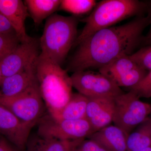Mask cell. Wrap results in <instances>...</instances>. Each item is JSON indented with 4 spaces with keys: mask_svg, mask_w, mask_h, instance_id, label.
Masks as SVG:
<instances>
[{
    "mask_svg": "<svg viewBox=\"0 0 151 151\" xmlns=\"http://www.w3.org/2000/svg\"><path fill=\"white\" fill-rule=\"evenodd\" d=\"M148 25V18L142 16L122 25L98 31L77 45L66 70L73 73L99 69L121 57L131 55L141 45L143 31Z\"/></svg>",
    "mask_w": 151,
    "mask_h": 151,
    "instance_id": "cell-1",
    "label": "cell"
},
{
    "mask_svg": "<svg viewBox=\"0 0 151 151\" xmlns=\"http://www.w3.org/2000/svg\"><path fill=\"white\" fill-rule=\"evenodd\" d=\"M36 75L39 89L48 114L62 109L72 94L70 77L61 65L41 54L35 61Z\"/></svg>",
    "mask_w": 151,
    "mask_h": 151,
    "instance_id": "cell-2",
    "label": "cell"
},
{
    "mask_svg": "<svg viewBox=\"0 0 151 151\" xmlns=\"http://www.w3.org/2000/svg\"><path fill=\"white\" fill-rule=\"evenodd\" d=\"M78 21L73 16L54 14L46 20L40 39V53L61 65L77 38Z\"/></svg>",
    "mask_w": 151,
    "mask_h": 151,
    "instance_id": "cell-3",
    "label": "cell"
},
{
    "mask_svg": "<svg viewBox=\"0 0 151 151\" xmlns=\"http://www.w3.org/2000/svg\"><path fill=\"white\" fill-rule=\"evenodd\" d=\"M146 1L137 0H104L95 6L89 16L83 20L85 26L78 35L74 46L100 30L111 27L119 22L147 12Z\"/></svg>",
    "mask_w": 151,
    "mask_h": 151,
    "instance_id": "cell-4",
    "label": "cell"
},
{
    "mask_svg": "<svg viewBox=\"0 0 151 151\" xmlns=\"http://www.w3.org/2000/svg\"><path fill=\"white\" fill-rule=\"evenodd\" d=\"M0 104L13 113L22 123L32 128L44 116L46 108L37 81L15 97H0Z\"/></svg>",
    "mask_w": 151,
    "mask_h": 151,
    "instance_id": "cell-5",
    "label": "cell"
},
{
    "mask_svg": "<svg viewBox=\"0 0 151 151\" xmlns=\"http://www.w3.org/2000/svg\"><path fill=\"white\" fill-rule=\"evenodd\" d=\"M114 103L113 123L127 135L151 114V105L141 101L132 91L115 97Z\"/></svg>",
    "mask_w": 151,
    "mask_h": 151,
    "instance_id": "cell-6",
    "label": "cell"
},
{
    "mask_svg": "<svg viewBox=\"0 0 151 151\" xmlns=\"http://www.w3.org/2000/svg\"><path fill=\"white\" fill-rule=\"evenodd\" d=\"M38 134L60 140H75L88 138L94 133L89 121L85 119L58 121L49 114L37 123Z\"/></svg>",
    "mask_w": 151,
    "mask_h": 151,
    "instance_id": "cell-7",
    "label": "cell"
},
{
    "mask_svg": "<svg viewBox=\"0 0 151 151\" xmlns=\"http://www.w3.org/2000/svg\"><path fill=\"white\" fill-rule=\"evenodd\" d=\"M70 77L73 87L87 98H115L124 93L115 81L99 71H77Z\"/></svg>",
    "mask_w": 151,
    "mask_h": 151,
    "instance_id": "cell-8",
    "label": "cell"
},
{
    "mask_svg": "<svg viewBox=\"0 0 151 151\" xmlns=\"http://www.w3.org/2000/svg\"><path fill=\"white\" fill-rule=\"evenodd\" d=\"M40 48L39 42L33 38L29 41L21 42L0 62L3 78L18 73L35 62L40 54Z\"/></svg>",
    "mask_w": 151,
    "mask_h": 151,
    "instance_id": "cell-9",
    "label": "cell"
},
{
    "mask_svg": "<svg viewBox=\"0 0 151 151\" xmlns=\"http://www.w3.org/2000/svg\"><path fill=\"white\" fill-rule=\"evenodd\" d=\"M32 129L0 104V134L17 148L23 150L26 147Z\"/></svg>",
    "mask_w": 151,
    "mask_h": 151,
    "instance_id": "cell-10",
    "label": "cell"
},
{
    "mask_svg": "<svg viewBox=\"0 0 151 151\" xmlns=\"http://www.w3.org/2000/svg\"><path fill=\"white\" fill-rule=\"evenodd\" d=\"M114 108V98H88L86 119L91 124L94 133L113 122Z\"/></svg>",
    "mask_w": 151,
    "mask_h": 151,
    "instance_id": "cell-11",
    "label": "cell"
},
{
    "mask_svg": "<svg viewBox=\"0 0 151 151\" xmlns=\"http://www.w3.org/2000/svg\"><path fill=\"white\" fill-rule=\"evenodd\" d=\"M0 13L7 19L21 42L30 40L28 35L25 21L29 15L24 2L21 0H0Z\"/></svg>",
    "mask_w": 151,
    "mask_h": 151,
    "instance_id": "cell-12",
    "label": "cell"
},
{
    "mask_svg": "<svg viewBox=\"0 0 151 151\" xmlns=\"http://www.w3.org/2000/svg\"><path fill=\"white\" fill-rule=\"evenodd\" d=\"M35 61L18 73L3 78L0 83L1 97H15L24 92L37 81Z\"/></svg>",
    "mask_w": 151,
    "mask_h": 151,
    "instance_id": "cell-13",
    "label": "cell"
},
{
    "mask_svg": "<svg viewBox=\"0 0 151 151\" xmlns=\"http://www.w3.org/2000/svg\"><path fill=\"white\" fill-rule=\"evenodd\" d=\"M127 136L121 128L111 124L93 133L88 139L96 141L109 151H127Z\"/></svg>",
    "mask_w": 151,
    "mask_h": 151,
    "instance_id": "cell-14",
    "label": "cell"
},
{
    "mask_svg": "<svg viewBox=\"0 0 151 151\" xmlns=\"http://www.w3.org/2000/svg\"><path fill=\"white\" fill-rule=\"evenodd\" d=\"M83 140H60L37 134L29 138L26 147L27 151H73Z\"/></svg>",
    "mask_w": 151,
    "mask_h": 151,
    "instance_id": "cell-15",
    "label": "cell"
},
{
    "mask_svg": "<svg viewBox=\"0 0 151 151\" xmlns=\"http://www.w3.org/2000/svg\"><path fill=\"white\" fill-rule=\"evenodd\" d=\"M88 98L80 93H72L70 100L60 111L50 115L56 121L76 120L86 118Z\"/></svg>",
    "mask_w": 151,
    "mask_h": 151,
    "instance_id": "cell-16",
    "label": "cell"
},
{
    "mask_svg": "<svg viewBox=\"0 0 151 151\" xmlns=\"http://www.w3.org/2000/svg\"><path fill=\"white\" fill-rule=\"evenodd\" d=\"M24 3L36 25L40 24L59 9L60 0H25Z\"/></svg>",
    "mask_w": 151,
    "mask_h": 151,
    "instance_id": "cell-17",
    "label": "cell"
},
{
    "mask_svg": "<svg viewBox=\"0 0 151 151\" xmlns=\"http://www.w3.org/2000/svg\"><path fill=\"white\" fill-rule=\"evenodd\" d=\"M151 146V118H148L127 136V151H140Z\"/></svg>",
    "mask_w": 151,
    "mask_h": 151,
    "instance_id": "cell-18",
    "label": "cell"
},
{
    "mask_svg": "<svg viewBox=\"0 0 151 151\" xmlns=\"http://www.w3.org/2000/svg\"><path fill=\"white\" fill-rule=\"evenodd\" d=\"M138 65L130 55H124L101 68L99 72L113 80L118 76L129 71Z\"/></svg>",
    "mask_w": 151,
    "mask_h": 151,
    "instance_id": "cell-19",
    "label": "cell"
},
{
    "mask_svg": "<svg viewBox=\"0 0 151 151\" xmlns=\"http://www.w3.org/2000/svg\"><path fill=\"white\" fill-rule=\"evenodd\" d=\"M147 73V70L138 65L115 78L113 81L119 87H125L129 89L139 84Z\"/></svg>",
    "mask_w": 151,
    "mask_h": 151,
    "instance_id": "cell-20",
    "label": "cell"
},
{
    "mask_svg": "<svg viewBox=\"0 0 151 151\" xmlns=\"http://www.w3.org/2000/svg\"><path fill=\"white\" fill-rule=\"evenodd\" d=\"M96 5V1L92 0H63L59 9L73 14H82L88 12Z\"/></svg>",
    "mask_w": 151,
    "mask_h": 151,
    "instance_id": "cell-21",
    "label": "cell"
},
{
    "mask_svg": "<svg viewBox=\"0 0 151 151\" xmlns=\"http://www.w3.org/2000/svg\"><path fill=\"white\" fill-rule=\"evenodd\" d=\"M21 43L15 32L0 34V62Z\"/></svg>",
    "mask_w": 151,
    "mask_h": 151,
    "instance_id": "cell-22",
    "label": "cell"
},
{
    "mask_svg": "<svg viewBox=\"0 0 151 151\" xmlns=\"http://www.w3.org/2000/svg\"><path fill=\"white\" fill-rule=\"evenodd\" d=\"M130 56L138 66L147 71L151 70V46L142 47Z\"/></svg>",
    "mask_w": 151,
    "mask_h": 151,
    "instance_id": "cell-23",
    "label": "cell"
},
{
    "mask_svg": "<svg viewBox=\"0 0 151 151\" xmlns=\"http://www.w3.org/2000/svg\"><path fill=\"white\" fill-rule=\"evenodd\" d=\"M129 90L134 92L139 98L151 97V70L139 84Z\"/></svg>",
    "mask_w": 151,
    "mask_h": 151,
    "instance_id": "cell-24",
    "label": "cell"
},
{
    "mask_svg": "<svg viewBox=\"0 0 151 151\" xmlns=\"http://www.w3.org/2000/svg\"><path fill=\"white\" fill-rule=\"evenodd\" d=\"M73 151H109L96 141L88 139L83 140Z\"/></svg>",
    "mask_w": 151,
    "mask_h": 151,
    "instance_id": "cell-25",
    "label": "cell"
},
{
    "mask_svg": "<svg viewBox=\"0 0 151 151\" xmlns=\"http://www.w3.org/2000/svg\"><path fill=\"white\" fill-rule=\"evenodd\" d=\"M147 5V16L149 19L150 29L145 36H143L141 45L142 47L151 46V1H146Z\"/></svg>",
    "mask_w": 151,
    "mask_h": 151,
    "instance_id": "cell-26",
    "label": "cell"
},
{
    "mask_svg": "<svg viewBox=\"0 0 151 151\" xmlns=\"http://www.w3.org/2000/svg\"><path fill=\"white\" fill-rule=\"evenodd\" d=\"M13 32L14 31L8 21L0 13V34Z\"/></svg>",
    "mask_w": 151,
    "mask_h": 151,
    "instance_id": "cell-27",
    "label": "cell"
},
{
    "mask_svg": "<svg viewBox=\"0 0 151 151\" xmlns=\"http://www.w3.org/2000/svg\"><path fill=\"white\" fill-rule=\"evenodd\" d=\"M17 149L5 138L0 137V151H17Z\"/></svg>",
    "mask_w": 151,
    "mask_h": 151,
    "instance_id": "cell-28",
    "label": "cell"
},
{
    "mask_svg": "<svg viewBox=\"0 0 151 151\" xmlns=\"http://www.w3.org/2000/svg\"><path fill=\"white\" fill-rule=\"evenodd\" d=\"M140 151H151V146L148 147L147 148L144 149V150Z\"/></svg>",
    "mask_w": 151,
    "mask_h": 151,
    "instance_id": "cell-29",
    "label": "cell"
},
{
    "mask_svg": "<svg viewBox=\"0 0 151 151\" xmlns=\"http://www.w3.org/2000/svg\"><path fill=\"white\" fill-rule=\"evenodd\" d=\"M3 78L1 70V68H0V83L1 81Z\"/></svg>",
    "mask_w": 151,
    "mask_h": 151,
    "instance_id": "cell-30",
    "label": "cell"
},
{
    "mask_svg": "<svg viewBox=\"0 0 151 151\" xmlns=\"http://www.w3.org/2000/svg\"><path fill=\"white\" fill-rule=\"evenodd\" d=\"M1 97V92H0V97Z\"/></svg>",
    "mask_w": 151,
    "mask_h": 151,
    "instance_id": "cell-31",
    "label": "cell"
},
{
    "mask_svg": "<svg viewBox=\"0 0 151 151\" xmlns=\"http://www.w3.org/2000/svg\"><path fill=\"white\" fill-rule=\"evenodd\" d=\"M1 137V135L0 134V137Z\"/></svg>",
    "mask_w": 151,
    "mask_h": 151,
    "instance_id": "cell-32",
    "label": "cell"
},
{
    "mask_svg": "<svg viewBox=\"0 0 151 151\" xmlns=\"http://www.w3.org/2000/svg\"></svg>",
    "mask_w": 151,
    "mask_h": 151,
    "instance_id": "cell-33",
    "label": "cell"
}]
</instances>
